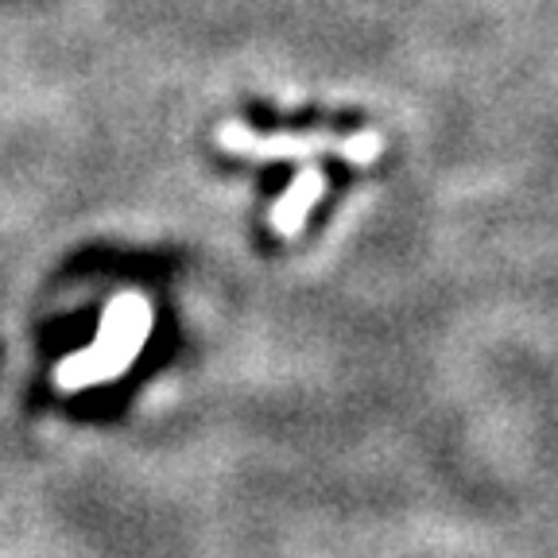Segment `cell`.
Listing matches in <instances>:
<instances>
[{"label": "cell", "mask_w": 558, "mask_h": 558, "mask_svg": "<svg viewBox=\"0 0 558 558\" xmlns=\"http://www.w3.org/2000/svg\"><path fill=\"white\" fill-rule=\"evenodd\" d=\"M218 148L229 156L264 159V163H283V159H314V156H338L345 163L368 167L384 156L380 132H357V136H330V132H279V136H256L248 124L229 121L218 129Z\"/></svg>", "instance_id": "obj_1"}, {"label": "cell", "mask_w": 558, "mask_h": 558, "mask_svg": "<svg viewBox=\"0 0 558 558\" xmlns=\"http://www.w3.org/2000/svg\"><path fill=\"white\" fill-rule=\"evenodd\" d=\"M323 194H326V174L323 171H314V167L299 171L295 183H291V191L271 206V229H276L279 236H295L299 229L306 226L311 209L318 206Z\"/></svg>", "instance_id": "obj_2"}]
</instances>
